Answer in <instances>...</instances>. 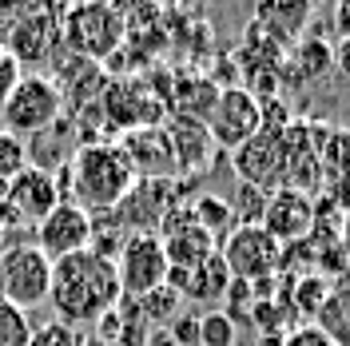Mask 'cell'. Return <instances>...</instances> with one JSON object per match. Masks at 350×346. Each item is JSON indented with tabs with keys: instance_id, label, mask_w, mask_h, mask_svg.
Here are the masks:
<instances>
[{
	"instance_id": "cell-1",
	"label": "cell",
	"mask_w": 350,
	"mask_h": 346,
	"mask_svg": "<svg viewBox=\"0 0 350 346\" xmlns=\"http://www.w3.org/2000/svg\"><path fill=\"white\" fill-rule=\"evenodd\" d=\"M124 299L116 263L96 251H76L68 259L52 263V291L48 306L56 310V323L64 326H92L104 315H111Z\"/></svg>"
},
{
	"instance_id": "cell-2",
	"label": "cell",
	"mask_w": 350,
	"mask_h": 346,
	"mask_svg": "<svg viewBox=\"0 0 350 346\" xmlns=\"http://www.w3.org/2000/svg\"><path fill=\"white\" fill-rule=\"evenodd\" d=\"M60 195L68 187V203L84 207L88 215H108L124 203V195L135 187V172H131L128 155L120 152V144H84L76 148V155L68 159V168H60L56 175Z\"/></svg>"
},
{
	"instance_id": "cell-3",
	"label": "cell",
	"mask_w": 350,
	"mask_h": 346,
	"mask_svg": "<svg viewBox=\"0 0 350 346\" xmlns=\"http://www.w3.org/2000/svg\"><path fill=\"white\" fill-rule=\"evenodd\" d=\"M60 40L72 56L104 64L128 44V12L116 4H76L64 8L60 21Z\"/></svg>"
},
{
	"instance_id": "cell-4",
	"label": "cell",
	"mask_w": 350,
	"mask_h": 346,
	"mask_svg": "<svg viewBox=\"0 0 350 346\" xmlns=\"http://www.w3.org/2000/svg\"><path fill=\"white\" fill-rule=\"evenodd\" d=\"M48 291H52V259L32 239L8 243L0 255V303L28 315L32 306L48 303Z\"/></svg>"
},
{
	"instance_id": "cell-5",
	"label": "cell",
	"mask_w": 350,
	"mask_h": 346,
	"mask_svg": "<svg viewBox=\"0 0 350 346\" xmlns=\"http://www.w3.org/2000/svg\"><path fill=\"white\" fill-rule=\"evenodd\" d=\"M60 111H64V96H60L56 80H48V76H21V84L12 88V96L0 108V128L12 131L16 139H24V135L32 139V135L52 128L60 120Z\"/></svg>"
},
{
	"instance_id": "cell-6",
	"label": "cell",
	"mask_w": 350,
	"mask_h": 346,
	"mask_svg": "<svg viewBox=\"0 0 350 346\" xmlns=\"http://www.w3.org/2000/svg\"><path fill=\"white\" fill-rule=\"evenodd\" d=\"M116 275H120V291L124 299H144L155 287L167 282V255L159 235H128V243L116 255Z\"/></svg>"
},
{
	"instance_id": "cell-7",
	"label": "cell",
	"mask_w": 350,
	"mask_h": 346,
	"mask_svg": "<svg viewBox=\"0 0 350 346\" xmlns=\"http://www.w3.org/2000/svg\"><path fill=\"white\" fill-rule=\"evenodd\" d=\"M219 255L227 263L231 279L243 282H262L279 275V259H283V247L267 235L262 227H235L231 235L223 239Z\"/></svg>"
},
{
	"instance_id": "cell-8",
	"label": "cell",
	"mask_w": 350,
	"mask_h": 346,
	"mask_svg": "<svg viewBox=\"0 0 350 346\" xmlns=\"http://www.w3.org/2000/svg\"><path fill=\"white\" fill-rule=\"evenodd\" d=\"M175 179H135V187L111 215L131 235H159L163 219L175 211Z\"/></svg>"
},
{
	"instance_id": "cell-9",
	"label": "cell",
	"mask_w": 350,
	"mask_h": 346,
	"mask_svg": "<svg viewBox=\"0 0 350 346\" xmlns=\"http://www.w3.org/2000/svg\"><path fill=\"white\" fill-rule=\"evenodd\" d=\"M207 131H211V139H215L219 148H227V152L243 148L251 135L262 131L259 100L243 84L219 88V100H215V108H211V116H207Z\"/></svg>"
},
{
	"instance_id": "cell-10",
	"label": "cell",
	"mask_w": 350,
	"mask_h": 346,
	"mask_svg": "<svg viewBox=\"0 0 350 346\" xmlns=\"http://www.w3.org/2000/svg\"><path fill=\"white\" fill-rule=\"evenodd\" d=\"M231 168L239 175V183H251L259 191H279L286 179V144L283 131H259L251 135L243 148L231 152Z\"/></svg>"
},
{
	"instance_id": "cell-11",
	"label": "cell",
	"mask_w": 350,
	"mask_h": 346,
	"mask_svg": "<svg viewBox=\"0 0 350 346\" xmlns=\"http://www.w3.org/2000/svg\"><path fill=\"white\" fill-rule=\"evenodd\" d=\"M60 21H64V8L28 4L24 16L16 21V28H12V36L4 40V52L16 64H44L60 44Z\"/></svg>"
},
{
	"instance_id": "cell-12",
	"label": "cell",
	"mask_w": 350,
	"mask_h": 346,
	"mask_svg": "<svg viewBox=\"0 0 350 346\" xmlns=\"http://www.w3.org/2000/svg\"><path fill=\"white\" fill-rule=\"evenodd\" d=\"M32 243L40 247L48 259H68L76 251H88L92 247V215L84 207L60 199V207H52L48 215L32 227Z\"/></svg>"
},
{
	"instance_id": "cell-13",
	"label": "cell",
	"mask_w": 350,
	"mask_h": 346,
	"mask_svg": "<svg viewBox=\"0 0 350 346\" xmlns=\"http://www.w3.org/2000/svg\"><path fill=\"white\" fill-rule=\"evenodd\" d=\"M259 227L275 239L279 247L303 243V239H310V231H314V199L303 195V191H291V187L271 191L267 195V211H262Z\"/></svg>"
},
{
	"instance_id": "cell-14",
	"label": "cell",
	"mask_w": 350,
	"mask_h": 346,
	"mask_svg": "<svg viewBox=\"0 0 350 346\" xmlns=\"http://www.w3.org/2000/svg\"><path fill=\"white\" fill-rule=\"evenodd\" d=\"M4 203L12 207V215L21 219L24 227H36L52 207H60V183H56V172L48 175V172H40V168L28 163V168L8 183Z\"/></svg>"
},
{
	"instance_id": "cell-15",
	"label": "cell",
	"mask_w": 350,
	"mask_h": 346,
	"mask_svg": "<svg viewBox=\"0 0 350 346\" xmlns=\"http://www.w3.org/2000/svg\"><path fill=\"white\" fill-rule=\"evenodd\" d=\"M120 152L128 155L135 179H175V152L163 124L159 128H135L120 139Z\"/></svg>"
},
{
	"instance_id": "cell-16",
	"label": "cell",
	"mask_w": 350,
	"mask_h": 346,
	"mask_svg": "<svg viewBox=\"0 0 350 346\" xmlns=\"http://www.w3.org/2000/svg\"><path fill=\"white\" fill-rule=\"evenodd\" d=\"M163 131H167L172 152H175V179H183V175H203L211 168L215 139H211L207 124L187 120V116H172V120L163 124Z\"/></svg>"
},
{
	"instance_id": "cell-17",
	"label": "cell",
	"mask_w": 350,
	"mask_h": 346,
	"mask_svg": "<svg viewBox=\"0 0 350 346\" xmlns=\"http://www.w3.org/2000/svg\"><path fill=\"white\" fill-rule=\"evenodd\" d=\"M167 287L179 291V299H191V303H203V306H223V295L231 287V271L223 255H207L203 263L187 267V271H172L167 267Z\"/></svg>"
},
{
	"instance_id": "cell-18",
	"label": "cell",
	"mask_w": 350,
	"mask_h": 346,
	"mask_svg": "<svg viewBox=\"0 0 350 346\" xmlns=\"http://www.w3.org/2000/svg\"><path fill=\"white\" fill-rule=\"evenodd\" d=\"M314 16V8L303 0H275V4H259L255 8V24L267 36H275L279 44H295L299 32H306V24Z\"/></svg>"
},
{
	"instance_id": "cell-19",
	"label": "cell",
	"mask_w": 350,
	"mask_h": 346,
	"mask_svg": "<svg viewBox=\"0 0 350 346\" xmlns=\"http://www.w3.org/2000/svg\"><path fill=\"white\" fill-rule=\"evenodd\" d=\"M219 100V84L211 76H187V80H179L175 84V111L172 116H187V120H199V124H207V116L215 108Z\"/></svg>"
},
{
	"instance_id": "cell-20",
	"label": "cell",
	"mask_w": 350,
	"mask_h": 346,
	"mask_svg": "<svg viewBox=\"0 0 350 346\" xmlns=\"http://www.w3.org/2000/svg\"><path fill=\"white\" fill-rule=\"evenodd\" d=\"M310 139H314V152H319V163L327 179L334 172L342 175L350 168V128H338V124H310Z\"/></svg>"
},
{
	"instance_id": "cell-21",
	"label": "cell",
	"mask_w": 350,
	"mask_h": 346,
	"mask_svg": "<svg viewBox=\"0 0 350 346\" xmlns=\"http://www.w3.org/2000/svg\"><path fill=\"white\" fill-rule=\"evenodd\" d=\"M327 299H330V282L323 275H306L299 282H286V306L299 319H319V310H323Z\"/></svg>"
},
{
	"instance_id": "cell-22",
	"label": "cell",
	"mask_w": 350,
	"mask_h": 346,
	"mask_svg": "<svg viewBox=\"0 0 350 346\" xmlns=\"http://www.w3.org/2000/svg\"><path fill=\"white\" fill-rule=\"evenodd\" d=\"M286 64H295V72H299L303 80H323L330 68H334V48H330L323 36H306Z\"/></svg>"
},
{
	"instance_id": "cell-23",
	"label": "cell",
	"mask_w": 350,
	"mask_h": 346,
	"mask_svg": "<svg viewBox=\"0 0 350 346\" xmlns=\"http://www.w3.org/2000/svg\"><path fill=\"white\" fill-rule=\"evenodd\" d=\"M191 215H196V223L207 231L211 239H227L231 231H235V215H231V203L227 199H219V195H199L196 203H191Z\"/></svg>"
},
{
	"instance_id": "cell-24",
	"label": "cell",
	"mask_w": 350,
	"mask_h": 346,
	"mask_svg": "<svg viewBox=\"0 0 350 346\" xmlns=\"http://www.w3.org/2000/svg\"><path fill=\"white\" fill-rule=\"evenodd\" d=\"M64 80L68 84H56L60 88V96H76V100H92L100 88H104V68L92 64V60H80V56H72L64 68Z\"/></svg>"
},
{
	"instance_id": "cell-25",
	"label": "cell",
	"mask_w": 350,
	"mask_h": 346,
	"mask_svg": "<svg viewBox=\"0 0 350 346\" xmlns=\"http://www.w3.org/2000/svg\"><path fill=\"white\" fill-rule=\"evenodd\" d=\"M227 203H231L235 227H259L262 211H267V191L251 187V183H239V187H235V195H231Z\"/></svg>"
},
{
	"instance_id": "cell-26",
	"label": "cell",
	"mask_w": 350,
	"mask_h": 346,
	"mask_svg": "<svg viewBox=\"0 0 350 346\" xmlns=\"http://www.w3.org/2000/svg\"><path fill=\"white\" fill-rule=\"evenodd\" d=\"M179 306H183L179 291L163 282V287H155L152 295H144V299H139V315H144L148 323H159V326L167 323V326H172V319H179Z\"/></svg>"
},
{
	"instance_id": "cell-27",
	"label": "cell",
	"mask_w": 350,
	"mask_h": 346,
	"mask_svg": "<svg viewBox=\"0 0 350 346\" xmlns=\"http://www.w3.org/2000/svg\"><path fill=\"white\" fill-rule=\"evenodd\" d=\"M239 343V326L231 323L219 306L199 315V346H235Z\"/></svg>"
},
{
	"instance_id": "cell-28",
	"label": "cell",
	"mask_w": 350,
	"mask_h": 346,
	"mask_svg": "<svg viewBox=\"0 0 350 346\" xmlns=\"http://www.w3.org/2000/svg\"><path fill=\"white\" fill-rule=\"evenodd\" d=\"M24 168H28V148H24V139H16L12 131L0 128V183H12Z\"/></svg>"
},
{
	"instance_id": "cell-29",
	"label": "cell",
	"mask_w": 350,
	"mask_h": 346,
	"mask_svg": "<svg viewBox=\"0 0 350 346\" xmlns=\"http://www.w3.org/2000/svg\"><path fill=\"white\" fill-rule=\"evenodd\" d=\"M28 338H32L28 315L8 303H0V346H28Z\"/></svg>"
},
{
	"instance_id": "cell-30",
	"label": "cell",
	"mask_w": 350,
	"mask_h": 346,
	"mask_svg": "<svg viewBox=\"0 0 350 346\" xmlns=\"http://www.w3.org/2000/svg\"><path fill=\"white\" fill-rule=\"evenodd\" d=\"M251 306H255V287L243 282V279H231V287H227V295H223V306H219V310L239 326L243 319H251Z\"/></svg>"
},
{
	"instance_id": "cell-31",
	"label": "cell",
	"mask_w": 350,
	"mask_h": 346,
	"mask_svg": "<svg viewBox=\"0 0 350 346\" xmlns=\"http://www.w3.org/2000/svg\"><path fill=\"white\" fill-rule=\"evenodd\" d=\"M28 346H80V338H76V330L64 323H44L32 330V338H28Z\"/></svg>"
},
{
	"instance_id": "cell-32",
	"label": "cell",
	"mask_w": 350,
	"mask_h": 346,
	"mask_svg": "<svg viewBox=\"0 0 350 346\" xmlns=\"http://www.w3.org/2000/svg\"><path fill=\"white\" fill-rule=\"evenodd\" d=\"M167 334L175 338V346H199V315L179 310V319H172Z\"/></svg>"
},
{
	"instance_id": "cell-33",
	"label": "cell",
	"mask_w": 350,
	"mask_h": 346,
	"mask_svg": "<svg viewBox=\"0 0 350 346\" xmlns=\"http://www.w3.org/2000/svg\"><path fill=\"white\" fill-rule=\"evenodd\" d=\"M283 346H334V343H330L319 326H295L283 338Z\"/></svg>"
},
{
	"instance_id": "cell-34",
	"label": "cell",
	"mask_w": 350,
	"mask_h": 346,
	"mask_svg": "<svg viewBox=\"0 0 350 346\" xmlns=\"http://www.w3.org/2000/svg\"><path fill=\"white\" fill-rule=\"evenodd\" d=\"M21 84V64L4 52V60H0V108H4V100L12 96V88Z\"/></svg>"
},
{
	"instance_id": "cell-35",
	"label": "cell",
	"mask_w": 350,
	"mask_h": 346,
	"mask_svg": "<svg viewBox=\"0 0 350 346\" xmlns=\"http://www.w3.org/2000/svg\"><path fill=\"white\" fill-rule=\"evenodd\" d=\"M330 24H334L338 40H350V0H338V4L330 8Z\"/></svg>"
},
{
	"instance_id": "cell-36",
	"label": "cell",
	"mask_w": 350,
	"mask_h": 346,
	"mask_svg": "<svg viewBox=\"0 0 350 346\" xmlns=\"http://www.w3.org/2000/svg\"><path fill=\"white\" fill-rule=\"evenodd\" d=\"M334 68H338L342 76H350V40L334 44Z\"/></svg>"
},
{
	"instance_id": "cell-37",
	"label": "cell",
	"mask_w": 350,
	"mask_h": 346,
	"mask_svg": "<svg viewBox=\"0 0 350 346\" xmlns=\"http://www.w3.org/2000/svg\"><path fill=\"white\" fill-rule=\"evenodd\" d=\"M330 291H334V295L342 299V306L350 310V271H347V275H338V279L330 282Z\"/></svg>"
},
{
	"instance_id": "cell-38",
	"label": "cell",
	"mask_w": 350,
	"mask_h": 346,
	"mask_svg": "<svg viewBox=\"0 0 350 346\" xmlns=\"http://www.w3.org/2000/svg\"><path fill=\"white\" fill-rule=\"evenodd\" d=\"M144 346H175V338L167 334V326H159V330H152V334L144 338Z\"/></svg>"
},
{
	"instance_id": "cell-39",
	"label": "cell",
	"mask_w": 350,
	"mask_h": 346,
	"mask_svg": "<svg viewBox=\"0 0 350 346\" xmlns=\"http://www.w3.org/2000/svg\"><path fill=\"white\" fill-rule=\"evenodd\" d=\"M338 243H342V251H347V263H350V211H347V219H342V235H338Z\"/></svg>"
},
{
	"instance_id": "cell-40",
	"label": "cell",
	"mask_w": 350,
	"mask_h": 346,
	"mask_svg": "<svg viewBox=\"0 0 350 346\" xmlns=\"http://www.w3.org/2000/svg\"><path fill=\"white\" fill-rule=\"evenodd\" d=\"M4 247H8V235H4V231H0V255H4Z\"/></svg>"
}]
</instances>
